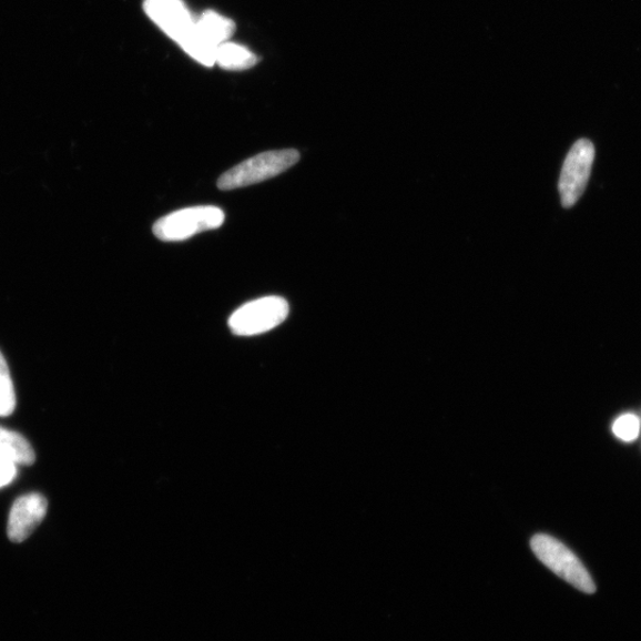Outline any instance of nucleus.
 <instances>
[{
	"label": "nucleus",
	"mask_w": 641,
	"mask_h": 641,
	"mask_svg": "<svg viewBox=\"0 0 641 641\" xmlns=\"http://www.w3.org/2000/svg\"><path fill=\"white\" fill-rule=\"evenodd\" d=\"M536 558L571 586L587 594H594L597 586L576 553L558 539L548 535H536L531 539Z\"/></svg>",
	"instance_id": "f257e3e1"
},
{
	"label": "nucleus",
	"mask_w": 641,
	"mask_h": 641,
	"mask_svg": "<svg viewBox=\"0 0 641 641\" xmlns=\"http://www.w3.org/2000/svg\"><path fill=\"white\" fill-rule=\"evenodd\" d=\"M299 160L296 150L268 151L230 169L217 181L222 191L247 187L268 179H273L294 166Z\"/></svg>",
	"instance_id": "f03ea898"
},
{
	"label": "nucleus",
	"mask_w": 641,
	"mask_h": 641,
	"mask_svg": "<svg viewBox=\"0 0 641 641\" xmlns=\"http://www.w3.org/2000/svg\"><path fill=\"white\" fill-rule=\"evenodd\" d=\"M225 213L214 206L184 208L169 214L154 225V233L162 242H182L202 232L222 227Z\"/></svg>",
	"instance_id": "7ed1b4c3"
},
{
	"label": "nucleus",
	"mask_w": 641,
	"mask_h": 641,
	"mask_svg": "<svg viewBox=\"0 0 641 641\" xmlns=\"http://www.w3.org/2000/svg\"><path fill=\"white\" fill-rule=\"evenodd\" d=\"M289 315V305L282 297L268 296L246 303L228 320L233 334L252 336L273 330Z\"/></svg>",
	"instance_id": "20e7f679"
},
{
	"label": "nucleus",
	"mask_w": 641,
	"mask_h": 641,
	"mask_svg": "<svg viewBox=\"0 0 641 641\" xmlns=\"http://www.w3.org/2000/svg\"><path fill=\"white\" fill-rule=\"evenodd\" d=\"M594 159V145L588 140H580L570 149L559 182L563 207L576 205L584 193Z\"/></svg>",
	"instance_id": "39448f33"
},
{
	"label": "nucleus",
	"mask_w": 641,
	"mask_h": 641,
	"mask_svg": "<svg viewBox=\"0 0 641 641\" xmlns=\"http://www.w3.org/2000/svg\"><path fill=\"white\" fill-rule=\"evenodd\" d=\"M144 11L177 44L195 27V20L183 0H144Z\"/></svg>",
	"instance_id": "423d86ee"
},
{
	"label": "nucleus",
	"mask_w": 641,
	"mask_h": 641,
	"mask_svg": "<svg viewBox=\"0 0 641 641\" xmlns=\"http://www.w3.org/2000/svg\"><path fill=\"white\" fill-rule=\"evenodd\" d=\"M48 510L47 499L31 494L17 499L12 506L8 536L14 543H22L41 525Z\"/></svg>",
	"instance_id": "0eeeda50"
},
{
	"label": "nucleus",
	"mask_w": 641,
	"mask_h": 641,
	"mask_svg": "<svg viewBox=\"0 0 641 641\" xmlns=\"http://www.w3.org/2000/svg\"><path fill=\"white\" fill-rule=\"evenodd\" d=\"M0 457L17 466H30L35 462V451L19 433L0 427Z\"/></svg>",
	"instance_id": "6e6552de"
},
{
	"label": "nucleus",
	"mask_w": 641,
	"mask_h": 641,
	"mask_svg": "<svg viewBox=\"0 0 641 641\" xmlns=\"http://www.w3.org/2000/svg\"><path fill=\"white\" fill-rule=\"evenodd\" d=\"M258 62L260 58L256 54H253L247 48L237 43L225 42L216 49L215 63L226 71H246Z\"/></svg>",
	"instance_id": "1a4fd4ad"
},
{
	"label": "nucleus",
	"mask_w": 641,
	"mask_h": 641,
	"mask_svg": "<svg viewBox=\"0 0 641 641\" xmlns=\"http://www.w3.org/2000/svg\"><path fill=\"white\" fill-rule=\"evenodd\" d=\"M197 29L216 47L228 42L235 31V23L227 17L207 10L195 21Z\"/></svg>",
	"instance_id": "9d476101"
},
{
	"label": "nucleus",
	"mask_w": 641,
	"mask_h": 641,
	"mask_svg": "<svg viewBox=\"0 0 641 641\" xmlns=\"http://www.w3.org/2000/svg\"><path fill=\"white\" fill-rule=\"evenodd\" d=\"M179 45L185 53L197 62L205 64L206 67H213L215 64L217 47L202 35L196 23L193 30L179 43Z\"/></svg>",
	"instance_id": "9b49d317"
},
{
	"label": "nucleus",
	"mask_w": 641,
	"mask_h": 641,
	"mask_svg": "<svg viewBox=\"0 0 641 641\" xmlns=\"http://www.w3.org/2000/svg\"><path fill=\"white\" fill-rule=\"evenodd\" d=\"M16 408V395L7 360L0 352V416H10Z\"/></svg>",
	"instance_id": "f8f14e48"
},
{
	"label": "nucleus",
	"mask_w": 641,
	"mask_h": 641,
	"mask_svg": "<svg viewBox=\"0 0 641 641\" xmlns=\"http://www.w3.org/2000/svg\"><path fill=\"white\" fill-rule=\"evenodd\" d=\"M640 431L639 418L632 414L619 417L613 425V433L620 440L632 442Z\"/></svg>",
	"instance_id": "ddd939ff"
},
{
	"label": "nucleus",
	"mask_w": 641,
	"mask_h": 641,
	"mask_svg": "<svg viewBox=\"0 0 641 641\" xmlns=\"http://www.w3.org/2000/svg\"><path fill=\"white\" fill-rule=\"evenodd\" d=\"M17 476V465L0 457V488L10 485Z\"/></svg>",
	"instance_id": "4468645a"
}]
</instances>
